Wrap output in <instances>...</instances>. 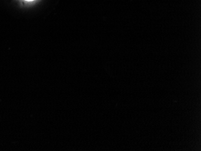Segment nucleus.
Masks as SVG:
<instances>
[{
    "instance_id": "obj_1",
    "label": "nucleus",
    "mask_w": 201,
    "mask_h": 151,
    "mask_svg": "<svg viewBox=\"0 0 201 151\" xmlns=\"http://www.w3.org/2000/svg\"><path fill=\"white\" fill-rule=\"evenodd\" d=\"M25 1H34V0H25Z\"/></svg>"
}]
</instances>
